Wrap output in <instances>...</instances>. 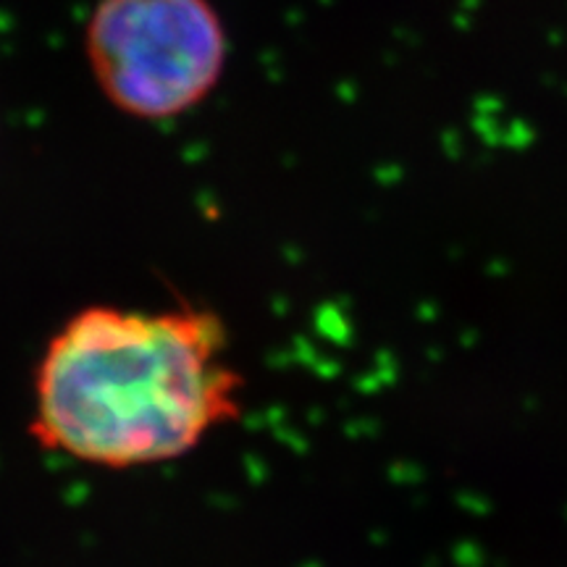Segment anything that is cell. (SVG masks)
Listing matches in <instances>:
<instances>
[{
  "label": "cell",
  "mask_w": 567,
  "mask_h": 567,
  "mask_svg": "<svg viewBox=\"0 0 567 567\" xmlns=\"http://www.w3.org/2000/svg\"><path fill=\"white\" fill-rule=\"evenodd\" d=\"M221 318L90 305L48 339L32 375L40 450L105 471L174 463L237 415Z\"/></svg>",
  "instance_id": "cell-1"
},
{
  "label": "cell",
  "mask_w": 567,
  "mask_h": 567,
  "mask_svg": "<svg viewBox=\"0 0 567 567\" xmlns=\"http://www.w3.org/2000/svg\"><path fill=\"white\" fill-rule=\"evenodd\" d=\"M97 90L137 122H172L208 101L229 63L213 0H97L84 24Z\"/></svg>",
  "instance_id": "cell-2"
}]
</instances>
